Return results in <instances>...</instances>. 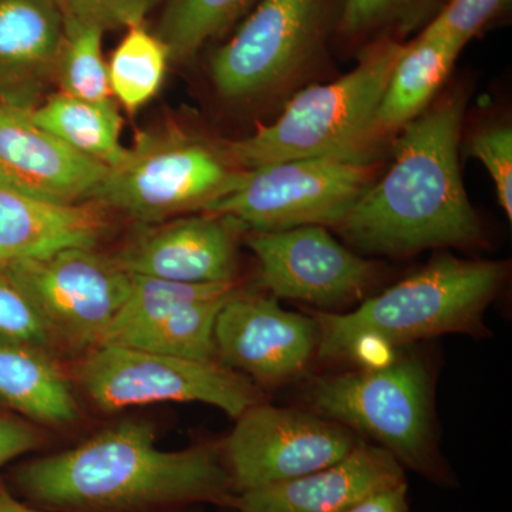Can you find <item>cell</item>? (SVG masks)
I'll use <instances>...</instances> for the list:
<instances>
[{
  "label": "cell",
  "instance_id": "1",
  "mask_svg": "<svg viewBox=\"0 0 512 512\" xmlns=\"http://www.w3.org/2000/svg\"><path fill=\"white\" fill-rule=\"evenodd\" d=\"M16 485L50 512H153L210 503L231 507L235 493L221 446L157 447L156 430L126 420L79 446L19 468Z\"/></svg>",
  "mask_w": 512,
  "mask_h": 512
},
{
  "label": "cell",
  "instance_id": "2",
  "mask_svg": "<svg viewBox=\"0 0 512 512\" xmlns=\"http://www.w3.org/2000/svg\"><path fill=\"white\" fill-rule=\"evenodd\" d=\"M464 109L461 92L447 94L396 134L389 170L338 225L353 248L403 256L481 241L458 160Z\"/></svg>",
  "mask_w": 512,
  "mask_h": 512
},
{
  "label": "cell",
  "instance_id": "3",
  "mask_svg": "<svg viewBox=\"0 0 512 512\" xmlns=\"http://www.w3.org/2000/svg\"><path fill=\"white\" fill-rule=\"evenodd\" d=\"M507 276V265L433 259L348 313H315L322 360L362 359L365 353L454 332H474Z\"/></svg>",
  "mask_w": 512,
  "mask_h": 512
},
{
  "label": "cell",
  "instance_id": "4",
  "mask_svg": "<svg viewBox=\"0 0 512 512\" xmlns=\"http://www.w3.org/2000/svg\"><path fill=\"white\" fill-rule=\"evenodd\" d=\"M403 49L390 39L369 47L352 72L302 90L274 123L228 143L224 150L229 160L241 170H252L335 154L372 157L366 150L367 131Z\"/></svg>",
  "mask_w": 512,
  "mask_h": 512
},
{
  "label": "cell",
  "instance_id": "5",
  "mask_svg": "<svg viewBox=\"0 0 512 512\" xmlns=\"http://www.w3.org/2000/svg\"><path fill=\"white\" fill-rule=\"evenodd\" d=\"M309 403L326 419L372 437L402 466L436 483H451L437 451L431 420V384L413 357L320 379Z\"/></svg>",
  "mask_w": 512,
  "mask_h": 512
},
{
  "label": "cell",
  "instance_id": "6",
  "mask_svg": "<svg viewBox=\"0 0 512 512\" xmlns=\"http://www.w3.org/2000/svg\"><path fill=\"white\" fill-rule=\"evenodd\" d=\"M372 157L335 154L244 170L234 190L205 208L251 232L338 227L377 178Z\"/></svg>",
  "mask_w": 512,
  "mask_h": 512
},
{
  "label": "cell",
  "instance_id": "7",
  "mask_svg": "<svg viewBox=\"0 0 512 512\" xmlns=\"http://www.w3.org/2000/svg\"><path fill=\"white\" fill-rule=\"evenodd\" d=\"M244 170L224 148L180 131L138 137L109 168L94 201L143 221L204 212L234 190Z\"/></svg>",
  "mask_w": 512,
  "mask_h": 512
},
{
  "label": "cell",
  "instance_id": "8",
  "mask_svg": "<svg viewBox=\"0 0 512 512\" xmlns=\"http://www.w3.org/2000/svg\"><path fill=\"white\" fill-rule=\"evenodd\" d=\"M77 380L89 399L107 413L156 403H204L237 420L261 403L254 383L220 362L127 346L93 348L80 363Z\"/></svg>",
  "mask_w": 512,
  "mask_h": 512
},
{
  "label": "cell",
  "instance_id": "9",
  "mask_svg": "<svg viewBox=\"0 0 512 512\" xmlns=\"http://www.w3.org/2000/svg\"><path fill=\"white\" fill-rule=\"evenodd\" d=\"M25 293L55 345L99 346L126 301L130 275L94 248L0 264Z\"/></svg>",
  "mask_w": 512,
  "mask_h": 512
},
{
  "label": "cell",
  "instance_id": "10",
  "mask_svg": "<svg viewBox=\"0 0 512 512\" xmlns=\"http://www.w3.org/2000/svg\"><path fill=\"white\" fill-rule=\"evenodd\" d=\"M326 0H261L211 60L215 89L248 100L291 86L318 52Z\"/></svg>",
  "mask_w": 512,
  "mask_h": 512
},
{
  "label": "cell",
  "instance_id": "11",
  "mask_svg": "<svg viewBox=\"0 0 512 512\" xmlns=\"http://www.w3.org/2000/svg\"><path fill=\"white\" fill-rule=\"evenodd\" d=\"M357 444L336 421L258 403L238 417L221 456L237 495L333 466Z\"/></svg>",
  "mask_w": 512,
  "mask_h": 512
},
{
  "label": "cell",
  "instance_id": "12",
  "mask_svg": "<svg viewBox=\"0 0 512 512\" xmlns=\"http://www.w3.org/2000/svg\"><path fill=\"white\" fill-rule=\"evenodd\" d=\"M248 247L275 298L332 308L356 301L376 278L375 266L320 225L252 232Z\"/></svg>",
  "mask_w": 512,
  "mask_h": 512
},
{
  "label": "cell",
  "instance_id": "13",
  "mask_svg": "<svg viewBox=\"0 0 512 512\" xmlns=\"http://www.w3.org/2000/svg\"><path fill=\"white\" fill-rule=\"evenodd\" d=\"M215 346L221 365L262 383L299 375L318 350L316 319L289 312L275 298L239 291L215 322Z\"/></svg>",
  "mask_w": 512,
  "mask_h": 512
},
{
  "label": "cell",
  "instance_id": "14",
  "mask_svg": "<svg viewBox=\"0 0 512 512\" xmlns=\"http://www.w3.org/2000/svg\"><path fill=\"white\" fill-rule=\"evenodd\" d=\"M109 167L0 103V188L59 204L94 201Z\"/></svg>",
  "mask_w": 512,
  "mask_h": 512
},
{
  "label": "cell",
  "instance_id": "15",
  "mask_svg": "<svg viewBox=\"0 0 512 512\" xmlns=\"http://www.w3.org/2000/svg\"><path fill=\"white\" fill-rule=\"evenodd\" d=\"M215 215L180 218L150 229L130 242L114 261L131 275L181 284L234 282L235 231Z\"/></svg>",
  "mask_w": 512,
  "mask_h": 512
},
{
  "label": "cell",
  "instance_id": "16",
  "mask_svg": "<svg viewBox=\"0 0 512 512\" xmlns=\"http://www.w3.org/2000/svg\"><path fill=\"white\" fill-rule=\"evenodd\" d=\"M404 481L403 466L389 451L359 443L339 463L239 493L231 507L237 512H345L367 495Z\"/></svg>",
  "mask_w": 512,
  "mask_h": 512
},
{
  "label": "cell",
  "instance_id": "17",
  "mask_svg": "<svg viewBox=\"0 0 512 512\" xmlns=\"http://www.w3.org/2000/svg\"><path fill=\"white\" fill-rule=\"evenodd\" d=\"M62 40L57 0H0V103L35 109L55 79Z\"/></svg>",
  "mask_w": 512,
  "mask_h": 512
},
{
  "label": "cell",
  "instance_id": "18",
  "mask_svg": "<svg viewBox=\"0 0 512 512\" xmlns=\"http://www.w3.org/2000/svg\"><path fill=\"white\" fill-rule=\"evenodd\" d=\"M106 227L99 202L59 204L0 188V264L94 248Z\"/></svg>",
  "mask_w": 512,
  "mask_h": 512
},
{
  "label": "cell",
  "instance_id": "19",
  "mask_svg": "<svg viewBox=\"0 0 512 512\" xmlns=\"http://www.w3.org/2000/svg\"><path fill=\"white\" fill-rule=\"evenodd\" d=\"M463 49L448 37L421 33L404 45L367 131V153L429 109Z\"/></svg>",
  "mask_w": 512,
  "mask_h": 512
},
{
  "label": "cell",
  "instance_id": "20",
  "mask_svg": "<svg viewBox=\"0 0 512 512\" xmlns=\"http://www.w3.org/2000/svg\"><path fill=\"white\" fill-rule=\"evenodd\" d=\"M0 402L26 419L66 426L79 416L72 384L49 353L0 342Z\"/></svg>",
  "mask_w": 512,
  "mask_h": 512
},
{
  "label": "cell",
  "instance_id": "21",
  "mask_svg": "<svg viewBox=\"0 0 512 512\" xmlns=\"http://www.w3.org/2000/svg\"><path fill=\"white\" fill-rule=\"evenodd\" d=\"M30 119L77 153L114 167L126 157L121 144L123 120L114 101L93 103L63 92L29 110Z\"/></svg>",
  "mask_w": 512,
  "mask_h": 512
},
{
  "label": "cell",
  "instance_id": "22",
  "mask_svg": "<svg viewBox=\"0 0 512 512\" xmlns=\"http://www.w3.org/2000/svg\"><path fill=\"white\" fill-rule=\"evenodd\" d=\"M130 275L126 301L100 345L124 346L177 309L231 291L237 284H181L144 275ZM99 345V346H100Z\"/></svg>",
  "mask_w": 512,
  "mask_h": 512
},
{
  "label": "cell",
  "instance_id": "23",
  "mask_svg": "<svg viewBox=\"0 0 512 512\" xmlns=\"http://www.w3.org/2000/svg\"><path fill=\"white\" fill-rule=\"evenodd\" d=\"M238 291L235 286L231 291L185 305L138 333L124 346L184 359L217 362L215 322L225 303Z\"/></svg>",
  "mask_w": 512,
  "mask_h": 512
},
{
  "label": "cell",
  "instance_id": "24",
  "mask_svg": "<svg viewBox=\"0 0 512 512\" xmlns=\"http://www.w3.org/2000/svg\"><path fill=\"white\" fill-rule=\"evenodd\" d=\"M170 53L143 25L131 26L111 55L110 89L127 111H137L153 99L164 82Z\"/></svg>",
  "mask_w": 512,
  "mask_h": 512
},
{
  "label": "cell",
  "instance_id": "25",
  "mask_svg": "<svg viewBox=\"0 0 512 512\" xmlns=\"http://www.w3.org/2000/svg\"><path fill=\"white\" fill-rule=\"evenodd\" d=\"M104 29L63 16V40L55 79L60 92L93 103H110L109 67L101 52Z\"/></svg>",
  "mask_w": 512,
  "mask_h": 512
},
{
  "label": "cell",
  "instance_id": "26",
  "mask_svg": "<svg viewBox=\"0 0 512 512\" xmlns=\"http://www.w3.org/2000/svg\"><path fill=\"white\" fill-rule=\"evenodd\" d=\"M255 0H168L156 36L170 59L185 60L228 28Z\"/></svg>",
  "mask_w": 512,
  "mask_h": 512
},
{
  "label": "cell",
  "instance_id": "27",
  "mask_svg": "<svg viewBox=\"0 0 512 512\" xmlns=\"http://www.w3.org/2000/svg\"><path fill=\"white\" fill-rule=\"evenodd\" d=\"M446 0H345L340 30L356 36L377 29L410 32L434 18Z\"/></svg>",
  "mask_w": 512,
  "mask_h": 512
},
{
  "label": "cell",
  "instance_id": "28",
  "mask_svg": "<svg viewBox=\"0 0 512 512\" xmlns=\"http://www.w3.org/2000/svg\"><path fill=\"white\" fill-rule=\"evenodd\" d=\"M0 342L49 353L55 346L32 303L0 266Z\"/></svg>",
  "mask_w": 512,
  "mask_h": 512
},
{
  "label": "cell",
  "instance_id": "29",
  "mask_svg": "<svg viewBox=\"0 0 512 512\" xmlns=\"http://www.w3.org/2000/svg\"><path fill=\"white\" fill-rule=\"evenodd\" d=\"M468 153L483 163L497 191L498 202L512 218V130L510 124L480 128L471 137Z\"/></svg>",
  "mask_w": 512,
  "mask_h": 512
},
{
  "label": "cell",
  "instance_id": "30",
  "mask_svg": "<svg viewBox=\"0 0 512 512\" xmlns=\"http://www.w3.org/2000/svg\"><path fill=\"white\" fill-rule=\"evenodd\" d=\"M510 0H446L421 35L443 36L466 46L507 8Z\"/></svg>",
  "mask_w": 512,
  "mask_h": 512
},
{
  "label": "cell",
  "instance_id": "31",
  "mask_svg": "<svg viewBox=\"0 0 512 512\" xmlns=\"http://www.w3.org/2000/svg\"><path fill=\"white\" fill-rule=\"evenodd\" d=\"M161 0H57L63 16L93 23L104 30L143 25Z\"/></svg>",
  "mask_w": 512,
  "mask_h": 512
},
{
  "label": "cell",
  "instance_id": "32",
  "mask_svg": "<svg viewBox=\"0 0 512 512\" xmlns=\"http://www.w3.org/2000/svg\"><path fill=\"white\" fill-rule=\"evenodd\" d=\"M42 436L33 424L0 413V468L22 454L36 450Z\"/></svg>",
  "mask_w": 512,
  "mask_h": 512
},
{
  "label": "cell",
  "instance_id": "33",
  "mask_svg": "<svg viewBox=\"0 0 512 512\" xmlns=\"http://www.w3.org/2000/svg\"><path fill=\"white\" fill-rule=\"evenodd\" d=\"M345 512H410L407 483L404 481L367 495Z\"/></svg>",
  "mask_w": 512,
  "mask_h": 512
},
{
  "label": "cell",
  "instance_id": "34",
  "mask_svg": "<svg viewBox=\"0 0 512 512\" xmlns=\"http://www.w3.org/2000/svg\"><path fill=\"white\" fill-rule=\"evenodd\" d=\"M0 512H50L20 503L8 491L0 490Z\"/></svg>",
  "mask_w": 512,
  "mask_h": 512
},
{
  "label": "cell",
  "instance_id": "35",
  "mask_svg": "<svg viewBox=\"0 0 512 512\" xmlns=\"http://www.w3.org/2000/svg\"><path fill=\"white\" fill-rule=\"evenodd\" d=\"M185 512H198V511H185Z\"/></svg>",
  "mask_w": 512,
  "mask_h": 512
}]
</instances>
